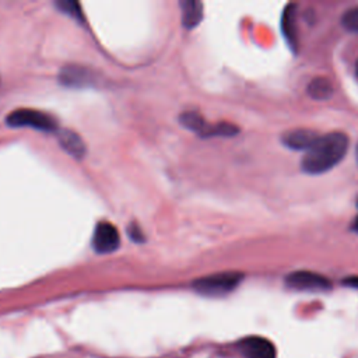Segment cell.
Masks as SVG:
<instances>
[{
    "mask_svg": "<svg viewBox=\"0 0 358 358\" xmlns=\"http://www.w3.org/2000/svg\"><path fill=\"white\" fill-rule=\"evenodd\" d=\"M354 228H355V231L358 232V217H357V220H355V222H354Z\"/></svg>",
    "mask_w": 358,
    "mask_h": 358,
    "instance_id": "17",
    "label": "cell"
},
{
    "mask_svg": "<svg viewBox=\"0 0 358 358\" xmlns=\"http://www.w3.org/2000/svg\"><path fill=\"white\" fill-rule=\"evenodd\" d=\"M295 4H289L282 14L281 28L289 43V46L296 45V24H295Z\"/></svg>",
    "mask_w": 358,
    "mask_h": 358,
    "instance_id": "11",
    "label": "cell"
},
{
    "mask_svg": "<svg viewBox=\"0 0 358 358\" xmlns=\"http://www.w3.org/2000/svg\"><path fill=\"white\" fill-rule=\"evenodd\" d=\"M345 285L348 287H354V288H358V275H354V277H347L344 278L343 281Z\"/></svg>",
    "mask_w": 358,
    "mask_h": 358,
    "instance_id": "16",
    "label": "cell"
},
{
    "mask_svg": "<svg viewBox=\"0 0 358 358\" xmlns=\"http://www.w3.org/2000/svg\"><path fill=\"white\" fill-rule=\"evenodd\" d=\"M243 275L236 271L217 273L207 277H201L193 282V287L197 292L203 295H225L234 291L238 284L242 281Z\"/></svg>",
    "mask_w": 358,
    "mask_h": 358,
    "instance_id": "2",
    "label": "cell"
},
{
    "mask_svg": "<svg viewBox=\"0 0 358 358\" xmlns=\"http://www.w3.org/2000/svg\"><path fill=\"white\" fill-rule=\"evenodd\" d=\"M319 138V136L310 130V129H294L287 133H284L281 141L285 147L296 151H308L315 141Z\"/></svg>",
    "mask_w": 358,
    "mask_h": 358,
    "instance_id": "7",
    "label": "cell"
},
{
    "mask_svg": "<svg viewBox=\"0 0 358 358\" xmlns=\"http://www.w3.org/2000/svg\"><path fill=\"white\" fill-rule=\"evenodd\" d=\"M120 236L110 222H99L94 231L92 246L98 253H110L119 248Z\"/></svg>",
    "mask_w": 358,
    "mask_h": 358,
    "instance_id": "5",
    "label": "cell"
},
{
    "mask_svg": "<svg viewBox=\"0 0 358 358\" xmlns=\"http://www.w3.org/2000/svg\"><path fill=\"white\" fill-rule=\"evenodd\" d=\"M355 73H357V76H358V60H357V63H355Z\"/></svg>",
    "mask_w": 358,
    "mask_h": 358,
    "instance_id": "18",
    "label": "cell"
},
{
    "mask_svg": "<svg viewBox=\"0 0 358 358\" xmlns=\"http://www.w3.org/2000/svg\"><path fill=\"white\" fill-rule=\"evenodd\" d=\"M333 92H334L333 84L326 77H316L308 85L309 96L313 99H317V101L329 99L333 95Z\"/></svg>",
    "mask_w": 358,
    "mask_h": 358,
    "instance_id": "10",
    "label": "cell"
},
{
    "mask_svg": "<svg viewBox=\"0 0 358 358\" xmlns=\"http://www.w3.org/2000/svg\"><path fill=\"white\" fill-rule=\"evenodd\" d=\"M182 7V21L186 28L196 27L203 17V6L196 0H185L180 1Z\"/></svg>",
    "mask_w": 358,
    "mask_h": 358,
    "instance_id": "9",
    "label": "cell"
},
{
    "mask_svg": "<svg viewBox=\"0 0 358 358\" xmlns=\"http://www.w3.org/2000/svg\"><path fill=\"white\" fill-rule=\"evenodd\" d=\"M285 284L298 291H327L331 288V282L327 277L308 270L288 274L285 277Z\"/></svg>",
    "mask_w": 358,
    "mask_h": 358,
    "instance_id": "4",
    "label": "cell"
},
{
    "mask_svg": "<svg viewBox=\"0 0 358 358\" xmlns=\"http://www.w3.org/2000/svg\"><path fill=\"white\" fill-rule=\"evenodd\" d=\"M57 7L63 11V13H67L70 14L73 18H81V11H80V7L76 1H70V0H60L56 3Z\"/></svg>",
    "mask_w": 358,
    "mask_h": 358,
    "instance_id": "14",
    "label": "cell"
},
{
    "mask_svg": "<svg viewBox=\"0 0 358 358\" xmlns=\"http://www.w3.org/2000/svg\"><path fill=\"white\" fill-rule=\"evenodd\" d=\"M180 122L185 127L200 133L203 136H218V124L217 126H210L200 115L196 112H186L182 115Z\"/></svg>",
    "mask_w": 358,
    "mask_h": 358,
    "instance_id": "8",
    "label": "cell"
},
{
    "mask_svg": "<svg viewBox=\"0 0 358 358\" xmlns=\"http://www.w3.org/2000/svg\"><path fill=\"white\" fill-rule=\"evenodd\" d=\"M239 350L246 358H275L274 344L260 336H249L239 341Z\"/></svg>",
    "mask_w": 358,
    "mask_h": 358,
    "instance_id": "6",
    "label": "cell"
},
{
    "mask_svg": "<svg viewBox=\"0 0 358 358\" xmlns=\"http://www.w3.org/2000/svg\"><path fill=\"white\" fill-rule=\"evenodd\" d=\"M341 24L345 29H348L351 32H358V6L348 8L343 14Z\"/></svg>",
    "mask_w": 358,
    "mask_h": 358,
    "instance_id": "13",
    "label": "cell"
},
{
    "mask_svg": "<svg viewBox=\"0 0 358 358\" xmlns=\"http://www.w3.org/2000/svg\"><path fill=\"white\" fill-rule=\"evenodd\" d=\"M59 140H60L62 147H63L69 154H71V155H74V157H77V158L83 157L85 148H84V144H83L81 138H80L76 133L69 131V130H64V131L60 133Z\"/></svg>",
    "mask_w": 358,
    "mask_h": 358,
    "instance_id": "12",
    "label": "cell"
},
{
    "mask_svg": "<svg viewBox=\"0 0 358 358\" xmlns=\"http://www.w3.org/2000/svg\"><path fill=\"white\" fill-rule=\"evenodd\" d=\"M6 122L7 124L14 127H32L43 131H52L57 127L56 120L50 115L41 110H35V109L13 110L7 116Z\"/></svg>",
    "mask_w": 358,
    "mask_h": 358,
    "instance_id": "3",
    "label": "cell"
},
{
    "mask_svg": "<svg viewBox=\"0 0 358 358\" xmlns=\"http://www.w3.org/2000/svg\"><path fill=\"white\" fill-rule=\"evenodd\" d=\"M348 137L344 133L334 131L319 137L315 144L305 152L301 162L303 172L317 175L334 168L345 155Z\"/></svg>",
    "mask_w": 358,
    "mask_h": 358,
    "instance_id": "1",
    "label": "cell"
},
{
    "mask_svg": "<svg viewBox=\"0 0 358 358\" xmlns=\"http://www.w3.org/2000/svg\"><path fill=\"white\" fill-rule=\"evenodd\" d=\"M357 154H358V148H357Z\"/></svg>",
    "mask_w": 358,
    "mask_h": 358,
    "instance_id": "19",
    "label": "cell"
},
{
    "mask_svg": "<svg viewBox=\"0 0 358 358\" xmlns=\"http://www.w3.org/2000/svg\"><path fill=\"white\" fill-rule=\"evenodd\" d=\"M129 234H130L131 238H133L134 241H137V242H140V241L143 239V232H141V229H140L137 225H131L130 229H129Z\"/></svg>",
    "mask_w": 358,
    "mask_h": 358,
    "instance_id": "15",
    "label": "cell"
}]
</instances>
